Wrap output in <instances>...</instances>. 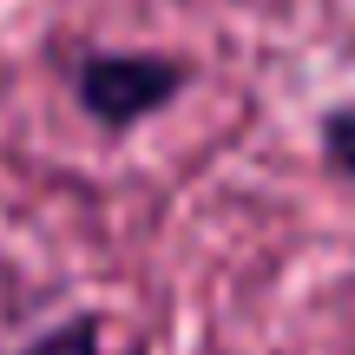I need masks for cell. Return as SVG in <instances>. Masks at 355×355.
<instances>
[{
	"label": "cell",
	"mask_w": 355,
	"mask_h": 355,
	"mask_svg": "<svg viewBox=\"0 0 355 355\" xmlns=\"http://www.w3.org/2000/svg\"><path fill=\"white\" fill-rule=\"evenodd\" d=\"M191 79H198V66L184 53H158V46H79L73 66H66L73 105L112 145L132 139L145 119L171 112L191 92Z\"/></svg>",
	"instance_id": "cell-1"
},
{
	"label": "cell",
	"mask_w": 355,
	"mask_h": 355,
	"mask_svg": "<svg viewBox=\"0 0 355 355\" xmlns=\"http://www.w3.org/2000/svg\"><path fill=\"white\" fill-rule=\"evenodd\" d=\"M13 355H105V322L99 309H73V316L46 322L40 336H26Z\"/></svg>",
	"instance_id": "cell-2"
},
{
	"label": "cell",
	"mask_w": 355,
	"mask_h": 355,
	"mask_svg": "<svg viewBox=\"0 0 355 355\" xmlns=\"http://www.w3.org/2000/svg\"><path fill=\"white\" fill-rule=\"evenodd\" d=\"M316 158L336 184L355 191V99H336L316 112Z\"/></svg>",
	"instance_id": "cell-3"
}]
</instances>
